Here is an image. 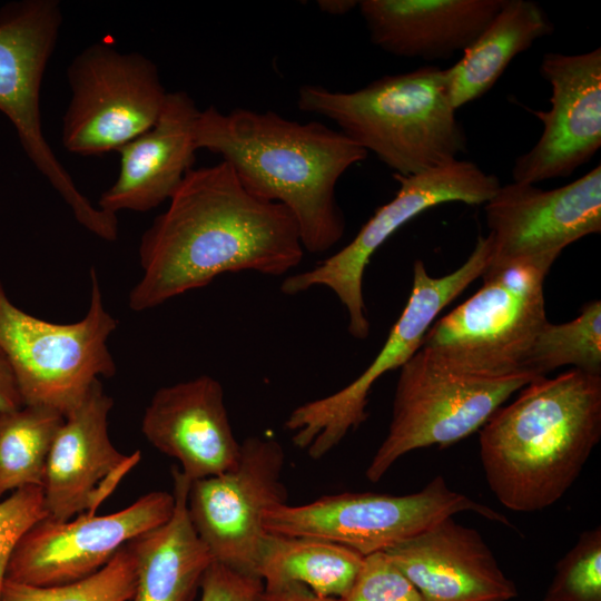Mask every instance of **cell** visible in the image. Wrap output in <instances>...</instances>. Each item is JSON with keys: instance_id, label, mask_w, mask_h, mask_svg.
I'll list each match as a JSON object with an SVG mask.
<instances>
[{"instance_id": "1", "label": "cell", "mask_w": 601, "mask_h": 601, "mask_svg": "<svg viewBox=\"0 0 601 601\" xmlns=\"http://www.w3.org/2000/svg\"><path fill=\"white\" fill-rule=\"evenodd\" d=\"M167 209L142 234L134 312L210 284L226 273L283 276L304 256L298 226L282 204L262 199L219 162L190 169Z\"/></svg>"}, {"instance_id": "2", "label": "cell", "mask_w": 601, "mask_h": 601, "mask_svg": "<svg viewBox=\"0 0 601 601\" xmlns=\"http://www.w3.org/2000/svg\"><path fill=\"white\" fill-rule=\"evenodd\" d=\"M198 149L221 156L255 196L294 216L305 250L324 253L345 233L336 185L368 152L323 122H299L267 110L209 106L196 125Z\"/></svg>"}, {"instance_id": "3", "label": "cell", "mask_w": 601, "mask_h": 601, "mask_svg": "<svg viewBox=\"0 0 601 601\" xmlns=\"http://www.w3.org/2000/svg\"><path fill=\"white\" fill-rule=\"evenodd\" d=\"M520 391L480 428V457L497 501L534 512L562 499L600 441L601 375L572 368Z\"/></svg>"}, {"instance_id": "4", "label": "cell", "mask_w": 601, "mask_h": 601, "mask_svg": "<svg viewBox=\"0 0 601 601\" xmlns=\"http://www.w3.org/2000/svg\"><path fill=\"white\" fill-rule=\"evenodd\" d=\"M297 107L332 120L401 176L447 166L467 151L466 134L450 100L445 69L436 66L386 75L354 91L303 85Z\"/></svg>"}, {"instance_id": "5", "label": "cell", "mask_w": 601, "mask_h": 601, "mask_svg": "<svg viewBox=\"0 0 601 601\" xmlns=\"http://www.w3.org/2000/svg\"><path fill=\"white\" fill-rule=\"evenodd\" d=\"M555 259L487 266L482 287L431 325L420 348L462 374L501 378L528 373V354L548 322L543 286Z\"/></svg>"}, {"instance_id": "6", "label": "cell", "mask_w": 601, "mask_h": 601, "mask_svg": "<svg viewBox=\"0 0 601 601\" xmlns=\"http://www.w3.org/2000/svg\"><path fill=\"white\" fill-rule=\"evenodd\" d=\"M90 298L78 322L59 324L28 314L9 298L0 280V347L14 373L24 405L62 415L86 396L116 363L107 342L117 321L106 309L96 268L89 272Z\"/></svg>"}, {"instance_id": "7", "label": "cell", "mask_w": 601, "mask_h": 601, "mask_svg": "<svg viewBox=\"0 0 601 601\" xmlns=\"http://www.w3.org/2000/svg\"><path fill=\"white\" fill-rule=\"evenodd\" d=\"M62 24L58 0H22L0 9V111L13 125L20 144L76 220L97 237H118L117 215L101 210L77 188L46 140L40 90Z\"/></svg>"}, {"instance_id": "8", "label": "cell", "mask_w": 601, "mask_h": 601, "mask_svg": "<svg viewBox=\"0 0 601 601\" xmlns=\"http://www.w3.org/2000/svg\"><path fill=\"white\" fill-rule=\"evenodd\" d=\"M531 373L484 378L454 372L418 348L400 367L387 434L366 469L378 482L403 455L417 449L454 444L479 431Z\"/></svg>"}, {"instance_id": "9", "label": "cell", "mask_w": 601, "mask_h": 601, "mask_svg": "<svg viewBox=\"0 0 601 601\" xmlns=\"http://www.w3.org/2000/svg\"><path fill=\"white\" fill-rule=\"evenodd\" d=\"M490 240L489 236H479L466 262L443 277L430 276L423 262L415 260L411 295L373 362L342 390L295 407L286 418L285 428L293 433L297 447L314 460L322 459L366 420L374 383L385 373L400 370L421 347L439 313L483 275L492 254Z\"/></svg>"}, {"instance_id": "10", "label": "cell", "mask_w": 601, "mask_h": 601, "mask_svg": "<svg viewBox=\"0 0 601 601\" xmlns=\"http://www.w3.org/2000/svg\"><path fill=\"white\" fill-rule=\"evenodd\" d=\"M466 511L511 525L503 514L451 490L439 475L421 491L405 495L345 492L303 505L278 504L265 512L264 529L327 540L367 556Z\"/></svg>"}, {"instance_id": "11", "label": "cell", "mask_w": 601, "mask_h": 601, "mask_svg": "<svg viewBox=\"0 0 601 601\" xmlns=\"http://www.w3.org/2000/svg\"><path fill=\"white\" fill-rule=\"evenodd\" d=\"M394 177L400 183L394 198L377 208L346 246L312 269L288 275L280 285L287 295L316 286L329 288L345 307L348 332L357 339L370 334L363 278L374 253L421 213L444 203L485 204L501 186L495 175L461 159L418 175Z\"/></svg>"}, {"instance_id": "12", "label": "cell", "mask_w": 601, "mask_h": 601, "mask_svg": "<svg viewBox=\"0 0 601 601\" xmlns=\"http://www.w3.org/2000/svg\"><path fill=\"white\" fill-rule=\"evenodd\" d=\"M71 98L62 118V144L80 156H99L148 130L167 91L158 67L140 52L95 42L67 69Z\"/></svg>"}, {"instance_id": "13", "label": "cell", "mask_w": 601, "mask_h": 601, "mask_svg": "<svg viewBox=\"0 0 601 601\" xmlns=\"http://www.w3.org/2000/svg\"><path fill=\"white\" fill-rule=\"evenodd\" d=\"M284 465L279 442L254 435L240 442L233 467L191 482L189 519L214 561L258 577L265 512L287 501L282 481Z\"/></svg>"}, {"instance_id": "14", "label": "cell", "mask_w": 601, "mask_h": 601, "mask_svg": "<svg viewBox=\"0 0 601 601\" xmlns=\"http://www.w3.org/2000/svg\"><path fill=\"white\" fill-rule=\"evenodd\" d=\"M174 505L173 493L154 491L106 515L82 514L68 521L45 518L18 541L6 579L36 587L82 580L104 568L124 545L166 523Z\"/></svg>"}, {"instance_id": "15", "label": "cell", "mask_w": 601, "mask_h": 601, "mask_svg": "<svg viewBox=\"0 0 601 601\" xmlns=\"http://www.w3.org/2000/svg\"><path fill=\"white\" fill-rule=\"evenodd\" d=\"M492 254L489 266L558 258L580 238L601 231V166L550 190L510 183L485 203Z\"/></svg>"}, {"instance_id": "16", "label": "cell", "mask_w": 601, "mask_h": 601, "mask_svg": "<svg viewBox=\"0 0 601 601\" xmlns=\"http://www.w3.org/2000/svg\"><path fill=\"white\" fill-rule=\"evenodd\" d=\"M540 72L551 87V107L532 111L543 129L536 144L515 159V183L569 177L601 147V49L545 53Z\"/></svg>"}, {"instance_id": "17", "label": "cell", "mask_w": 601, "mask_h": 601, "mask_svg": "<svg viewBox=\"0 0 601 601\" xmlns=\"http://www.w3.org/2000/svg\"><path fill=\"white\" fill-rule=\"evenodd\" d=\"M112 405L99 380L63 415L48 454L42 484L47 519L68 521L96 514L139 463V451L122 454L109 439L108 415Z\"/></svg>"}, {"instance_id": "18", "label": "cell", "mask_w": 601, "mask_h": 601, "mask_svg": "<svg viewBox=\"0 0 601 601\" xmlns=\"http://www.w3.org/2000/svg\"><path fill=\"white\" fill-rule=\"evenodd\" d=\"M146 440L176 459L191 482L220 474L239 456L221 384L209 375L160 387L141 420Z\"/></svg>"}, {"instance_id": "19", "label": "cell", "mask_w": 601, "mask_h": 601, "mask_svg": "<svg viewBox=\"0 0 601 601\" xmlns=\"http://www.w3.org/2000/svg\"><path fill=\"white\" fill-rule=\"evenodd\" d=\"M424 601H510L518 588L474 529L445 518L384 551Z\"/></svg>"}, {"instance_id": "20", "label": "cell", "mask_w": 601, "mask_h": 601, "mask_svg": "<svg viewBox=\"0 0 601 601\" xmlns=\"http://www.w3.org/2000/svg\"><path fill=\"white\" fill-rule=\"evenodd\" d=\"M199 112L186 91L168 92L156 122L117 150L118 177L101 193L97 207L115 215L145 213L169 200L194 168Z\"/></svg>"}, {"instance_id": "21", "label": "cell", "mask_w": 601, "mask_h": 601, "mask_svg": "<svg viewBox=\"0 0 601 601\" xmlns=\"http://www.w3.org/2000/svg\"><path fill=\"white\" fill-rule=\"evenodd\" d=\"M504 0H361L372 43L403 58L439 60L464 51Z\"/></svg>"}, {"instance_id": "22", "label": "cell", "mask_w": 601, "mask_h": 601, "mask_svg": "<svg viewBox=\"0 0 601 601\" xmlns=\"http://www.w3.org/2000/svg\"><path fill=\"white\" fill-rule=\"evenodd\" d=\"M171 475L175 505L170 519L130 541L137 573L132 601H193L214 561L189 519L191 481L178 466L171 469Z\"/></svg>"}, {"instance_id": "23", "label": "cell", "mask_w": 601, "mask_h": 601, "mask_svg": "<svg viewBox=\"0 0 601 601\" xmlns=\"http://www.w3.org/2000/svg\"><path fill=\"white\" fill-rule=\"evenodd\" d=\"M554 31L543 8L531 0H504L502 7L462 58L445 69L454 109L485 95L513 58Z\"/></svg>"}, {"instance_id": "24", "label": "cell", "mask_w": 601, "mask_h": 601, "mask_svg": "<svg viewBox=\"0 0 601 601\" xmlns=\"http://www.w3.org/2000/svg\"><path fill=\"white\" fill-rule=\"evenodd\" d=\"M363 561L354 550L327 540L266 531L257 575L265 588L299 583L317 595L341 599L353 585Z\"/></svg>"}, {"instance_id": "25", "label": "cell", "mask_w": 601, "mask_h": 601, "mask_svg": "<svg viewBox=\"0 0 601 601\" xmlns=\"http://www.w3.org/2000/svg\"><path fill=\"white\" fill-rule=\"evenodd\" d=\"M65 416L23 405L0 412V501L12 491L42 486L48 454Z\"/></svg>"}, {"instance_id": "26", "label": "cell", "mask_w": 601, "mask_h": 601, "mask_svg": "<svg viewBox=\"0 0 601 601\" xmlns=\"http://www.w3.org/2000/svg\"><path fill=\"white\" fill-rule=\"evenodd\" d=\"M565 365L601 375V302L585 303L578 317L562 324L546 322L525 361V372L539 377Z\"/></svg>"}, {"instance_id": "27", "label": "cell", "mask_w": 601, "mask_h": 601, "mask_svg": "<svg viewBox=\"0 0 601 601\" xmlns=\"http://www.w3.org/2000/svg\"><path fill=\"white\" fill-rule=\"evenodd\" d=\"M136 556L131 543L96 573L70 583L36 587L6 579L1 601H132Z\"/></svg>"}, {"instance_id": "28", "label": "cell", "mask_w": 601, "mask_h": 601, "mask_svg": "<svg viewBox=\"0 0 601 601\" xmlns=\"http://www.w3.org/2000/svg\"><path fill=\"white\" fill-rule=\"evenodd\" d=\"M541 601H601V528L584 531L558 562Z\"/></svg>"}, {"instance_id": "29", "label": "cell", "mask_w": 601, "mask_h": 601, "mask_svg": "<svg viewBox=\"0 0 601 601\" xmlns=\"http://www.w3.org/2000/svg\"><path fill=\"white\" fill-rule=\"evenodd\" d=\"M338 601H424V599L385 552H376L364 556L353 585Z\"/></svg>"}, {"instance_id": "30", "label": "cell", "mask_w": 601, "mask_h": 601, "mask_svg": "<svg viewBox=\"0 0 601 601\" xmlns=\"http://www.w3.org/2000/svg\"><path fill=\"white\" fill-rule=\"evenodd\" d=\"M47 516L42 486H27L0 501V601L10 556L20 538Z\"/></svg>"}, {"instance_id": "31", "label": "cell", "mask_w": 601, "mask_h": 601, "mask_svg": "<svg viewBox=\"0 0 601 601\" xmlns=\"http://www.w3.org/2000/svg\"><path fill=\"white\" fill-rule=\"evenodd\" d=\"M200 601H256L264 588L260 578L213 561L203 574Z\"/></svg>"}, {"instance_id": "32", "label": "cell", "mask_w": 601, "mask_h": 601, "mask_svg": "<svg viewBox=\"0 0 601 601\" xmlns=\"http://www.w3.org/2000/svg\"><path fill=\"white\" fill-rule=\"evenodd\" d=\"M24 405L12 367L0 347V412Z\"/></svg>"}, {"instance_id": "33", "label": "cell", "mask_w": 601, "mask_h": 601, "mask_svg": "<svg viewBox=\"0 0 601 601\" xmlns=\"http://www.w3.org/2000/svg\"><path fill=\"white\" fill-rule=\"evenodd\" d=\"M256 601H338L321 597L299 583H287L274 588H263Z\"/></svg>"}, {"instance_id": "34", "label": "cell", "mask_w": 601, "mask_h": 601, "mask_svg": "<svg viewBox=\"0 0 601 601\" xmlns=\"http://www.w3.org/2000/svg\"><path fill=\"white\" fill-rule=\"evenodd\" d=\"M358 6L356 0H318L317 7L331 16H344Z\"/></svg>"}]
</instances>
